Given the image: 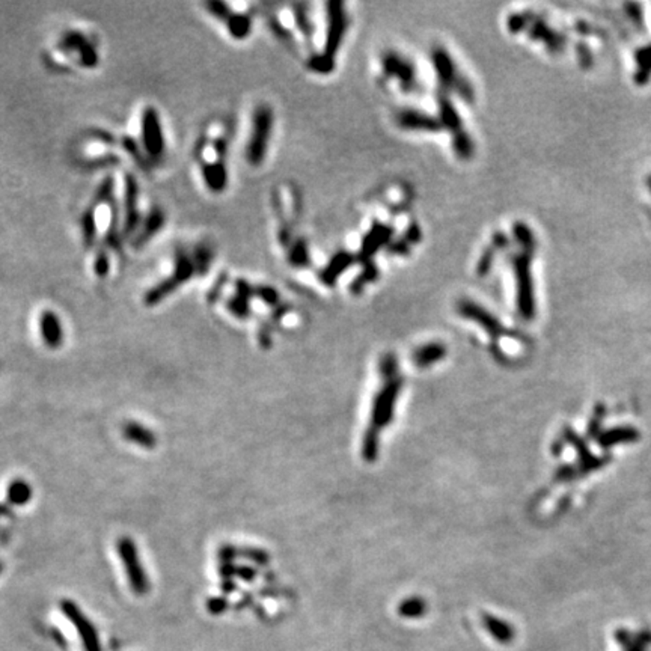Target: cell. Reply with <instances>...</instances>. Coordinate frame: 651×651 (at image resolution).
<instances>
[{
	"label": "cell",
	"mask_w": 651,
	"mask_h": 651,
	"mask_svg": "<svg viewBox=\"0 0 651 651\" xmlns=\"http://www.w3.org/2000/svg\"><path fill=\"white\" fill-rule=\"evenodd\" d=\"M61 608L64 610L65 617L71 621L74 624L77 633L82 639L83 647L86 651H102V645H100V639H98V632L95 630V626L91 623L80 608L71 602V600H64L61 603Z\"/></svg>",
	"instance_id": "obj_4"
},
{
	"label": "cell",
	"mask_w": 651,
	"mask_h": 651,
	"mask_svg": "<svg viewBox=\"0 0 651 651\" xmlns=\"http://www.w3.org/2000/svg\"><path fill=\"white\" fill-rule=\"evenodd\" d=\"M39 332L48 348H57L64 343V327L53 310H44L39 318Z\"/></svg>",
	"instance_id": "obj_6"
},
{
	"label": "cell",
	"mask_w": 651,
	"mask_h": 651,
	"mask_svg": "<svg viewBox=\"0 0 651 651\" xmlns=\"http://www.w3.org/2000/svg\"><path fill=\"white\" fill-rule=\"evenodd\" d=\"M116 552L123 561L130 588L137 596H145L149 591V579L140 561L136 543L130 537H121L116 543Z\"/></svg>",
	"instance_id": "obj_2"
},
{
	"label": "cell",
	"mask_w": 651,
	"mask_h": 651,
	"mask_svg": "<svg viewBox=\"0 0 651 651\" xmlns=\"http://www.w3.org/2000/svg\"><path fill=\"white\" fill-rule=\"evenodd\" d=\"M193 273H195L193 263L189 261L184 255H178L174 273L167 279H165L163 282L156 285L151 292H148V294L145 296V303L146 305L160 303L165 297L172 294L179 285L186 284L187 280L193 276Z\"/></svg>",
	"instance_id": "obj_3"
},
{
	"label": "cell",
	"mask_w": 651,
	"mask_h": 651,
	"mask_svg": "<svg viewBox=\"0 0 651 651\" xmlns=\"http://www.w3.org/2000/svg\"><path fill=\"white\" fill-rule=\"evenodd\" d=\"M6 495H8V500L13 505L22 507V505H26L29 500L32 499L34 492H32L31 484H29L27 481L22 478H15L11 481V483H9Z\"/></svg>",
	"instance_id": "obj_10"
},
{
	"label": "cell",
	"mask_w": 651,
	"mask_h": 651,
	"mask_svg": "<svg viewBox=\"0 0 651 651\" xmlns=\"http://www.w3.org/2000/svg\"><path fill=\"white\" fill-rule=\"evenodd\" d=\"M208 606H210V609L213 610V612H220V610L225 608V602H224V600H220V598L219 600L214 598V600H212V602H210Z\"/></svg>",
	"instance_id": "obj_13"
},
{
	"label": "cell",
	"mask_w": 651,
	"mask_h": 651,
	"mask_svg": "<svg viewBox=\"0 0 651 651\" xmlns=\"http://www.w3.org/2000/svg\"><path fill=\"white\" fill-rule=\"evenodd\" d=\"M123 436L140 448L144 449H154L157 445V437L154 432H151L148 427L135 423V420H130L124 427H123Z\"/></svg>",
	"instance_id": "obj_7"
},
{
	"label": "cell",
	"mask_w": 651,
	"mask_h": 651,
	"mask_svg": "<svg viewBox=\"0 0 651 651\" xmlns=\"http://www.w3.org/2000/svg\"><path fill=\"white\" fill-rule=\"evenodd\" d=\"M483 621H484V626L487 629V632L492 635L499 644H505L507 645V644L513 643L516 632H514V629H513L512 624H508V623H505V621L488 615V614H486L483 617Z\"/></svg>",
	"instance_id": "obj_9"
},
{
	"label": "cell",
	"mask_w": 651,
	"mask_h": 651,
	"mask_svg": "<svg viewBox=\"0 0 651 651\" xmlns=\"http://www.w3.org/2000/svg\"><path fill=\"white\" fill-rule=\"evenodd\" d=\"M615 638L618 644L623 647L624 651H647L651 645V632L650 630H643L638 635H632L624 629L617 630Z\"/></svg>",
	"instance_id": "obj_8"
},
{
	"label": "cell",
	"mask_w": 651,
	"mask_h": 651,
	"mask_svg": "<svg viewBox=\"0 0 651 651\" xmlns=\"http://www.w3.org/2000/svg\"><path fill=\"white\" fill-rule=\"evenodd\" d=\"M440 353H442V352H440V350L436 348V347L425 348V350H423V352H419V353L416 355V362H418L419 365H425V364H428L430 360H432L433 357L436 359L437 355H440Z\"/></svg>",
	"instance_id": "obj_12"
},
{
	"label": "cell",
	"mask_w": 651,
	"mask_h": 651,
	"mask_svg": "<svg viewBox=\"0 0 651 651\" xmlns=\"http://www.w3.org/2000/svg\"><path fill=\"white\" fill-rule=\"evenodd\" d=\"M272 127H273V114L272 109L263 104L255 109V114L252 116V130H250V136L247 140L246 156L250 165H259L264 160L267 153L268 140L272 136Z\"/></svg>",
	"instance_id": "obj_1"
},
{
	"label": "cell",
	"mask_w": 651,
	"mask_h": 651,
	"mask_svg": "<svg viewBox=\"0 0 651 651\" xmlns=\"http://www.w3.org/2000/svg\"><path fill=\"white\" fill-rule=\"evenodd\" d=\"M425 610H427L425 602L423 598H418V597L404 600V602L398 608L399 615L404 618H419L425 614Z\"/></svg>",
	"instance_id": "obj_11"
},
{
	"label": "cell",
	"mask_w": 651,
	"mask_h": 651,
	"mask_svg": "<svg viewBox=\"0 0 651 651\" xmlns=\"http://www.w3.org/2000/svg\"><path fill=\"white\" fill-rule=\"evenodd\" d=\"M142 135H144V146L149 157H156L163 153L165 140L162 125H160L158 114L153 107H146L142 115Z\"/></svg>",
	"instance_id": "obj_5"
}]
</instances>
